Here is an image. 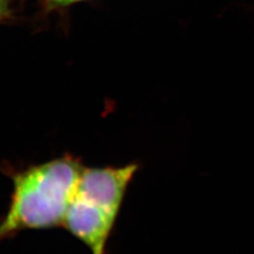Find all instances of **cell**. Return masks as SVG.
<instances>
[{
  "instance_id": "7a4b0ae2",
  "label": "cell",
  "mask_w": 254,
  "mask_h": 254,
  "mask_svg": "<svg viewBox=\"0 0 254 254\" xmlns=\"http://www.w3.org/2000/svg\"><path fill=\"white\" fill-rule=\"evenodd\" d=\"M137 168L136 164L84 168L64 226L87 246L91 254H107L109 236Z\"/></svg>"
},
{
  "instance_id": "3957f363",
  "label": "cell",
  "mask_w": 254,
  "mask_h": 254,
  "mask_svg": "<svg viewBox=\"0 0 254 254\" xmlns=\"http://www.w3.org/2000/svg\"><path fill=\"white\" fill-rule=\"evenodd\" d=\"M52 2H54L56 4H61V5H67V4H71L76 1H80V0H50Z\"/></svg>"
},
{
  "instance_id": "6da1fadb",
  "label": "cell",
  "mask_w": 254,
  "mask_h": 254,
  "mask_svg": "<svg viewBox=\"0 0 254 254\" xmlns=\"http://www.w3.org/2000/svg\"><path fill=\"white\" fill-rule=\"evenodd\" d=\"M84 166L72 154L10 173L13 191L0 221V240L25 230L64 225Z\"/></svg>"
},
{
  "instance_id": "277c9868",
  "label": "cell",
  "mask_w": 254,
  "mask_h": 254,
  "mask_svg": "<svg viewBox=\"0 0 254 254\" xmlns=\"http://www.w3.org/2000/svg\"><path fill=\"white\" fill-rule=\"evenodd\" d=\"M2 8H3V0H0V13L2 11Z\"/></svg>"
}]
</instances>
